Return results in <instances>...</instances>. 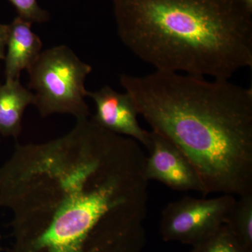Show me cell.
<instances>
[{"label": "cell", "mask_w": 252, "mask_h": 252, "mask_svg": "<svg viewBox=\"0 0 252 252\" xmlns=\"http://www.w3.org/2000/svg\"><path fill=\"white\" fill-rule=\"evenodd\" d=\"M146 157L89 117L59 138L17 144L0 167L12 252H142Z\"/></svg>", "instance_id": "obj_1"}, {"label": "cell", "mask_w": 252, "mask_h": 252, "mask_svg": "<svg viewBox=\"0 0 252 252\" xmlns=\"http://www.w3.org/2000/svg\"><path fill=\"white\" fill-rule=\"evenodd\" d=\"M120 82L152 131L180 149L205 196L252 193V89L182 73L123 74Z\"/></svg>", "instance_id": "obj_2"}, {"label": "cell", "mask_w": 252, "mask_h": 252, "mask_svg": "<svg viewBox=\"0 0 252 252\" xmlns=\"http://www.w3.org/2000/svg\"><path fill=\"white\" fill-rule=\"evenodd\" d=\"M122 42L156 70L229 79L252 66V0H114Z\"/></svg>", "instance_id": "obj_3"}, {"label": "cell", "mask_w": 252, "mask_h": 252, "mask_svg": "<svg viewBox=\"0 0 252 252\" xmlns=\"http://www.w3.org/2000/svg\"><path fill=\"white\" fill-rule=\"evenodd\" d=\"M27 71L33 104L41 117L54 114H71L77 119L89 117L85 81L92 67L70 48L61 45L41 51Z\"/></svg>", "instance_id": "obj_4"}, {"label": "cell", "mask_w": 252, "mask_h": 252, "mask_svg": "<svg viewBox=\"0 0 252 252\" xmlns=\"http://www.w3.org/2000/svg\"><path fill=\"white\" fill-rule=\"evenodd\" d=\"M235 201L234 195L222 194L210 198L185 197L169 203L161 214L162 240L198 245L225 224Z\"/></svg>", "instance_id": "obj_5"}, {"label": "cell", "mask_w": 252, "mask_h": 252, "mask_svg": "<svg viewBox=\"0 0 252 252\" xmlns=\"http://www.w3.org/2000/svg\"><path fill=\"white\" fill-rule=\"evenodd\" d=\"M144 174L148 181L155 180L177 191H196L205 196V190L193 165L172 142L150 131Z\"/></svg>", "instance_id": "obj_6"}, {"label": "cell", "mask_w": 252, "mask_h": 252, "mask_svg": "<svg viewBox=\"0 0 252 252\" xmlns=\"http://www.w3.org/2000/svg\"><path fill=\"white\" fill-rule=\"evenodd\" d=\"M95 104L93 120L106 130L130 137L146 149L150 143V131L144 130L139 124L138 111L132 97L127 92H117L106 86L94 92H88Z\"/></svg>", "instance_id": "obj_7"}, {"label": "cell", "mask_w": 252, "mask_h": 252, "mask_svg": "<svg viewBox=\"0 0 252 252\" xmlns=\"http://www.w3.org/2000/svg\"><path fill=\"white\" fill-rule=\"evenodd\" d=\"M40 38L32 31V23L17 16L8 25L5 54L6 81L20 79L24 69L31 67L41 52Z\"/></svg>", "instance_id": "obj_8"}, {"label": "cell", "mask_w": 252, "mask_h": 252, "mask_svg": "<svg viewBox=\"0 0 252 252\" xmlns=\"http://www.w3.org/2000/svg\"><path fill=\"white\" fill-rule=\"evenodd\" d=\"M33 102L34 94L21 84L20 79L0 86V135H20L23 114Z\"/></svg>", "instance_id": "obj_9"}, {"label": "cell", "mask_w": 252, "mask_h": 252, "mask_svg": "<svg viewBox=\"0 0 252 252\" xmlns=\"http://www.w3.org/2000/svg\"><path fill=\"white\" fill-rule=\"evenodd\" d=\"M225 224L242 246L252 252V193L236 199Z\"/></svg>", "instance_id": "obj_10"}, {"label": "cell", "mask_w": 252, "mask_h": 252, "mask_svg": "<svg viewBox=\"0 0 252 252\" xmlns=\"http://www.w3.org/2000/svg\"><path fill=\"white\" fill-rule=\"evenodd\" d=\"M190 252H250L242 246L224 224L202 243L193 247Z\"/></svg>", "instance_id": "obj_11"}, {"label": "cell", "mask_w": 252, "mask_h": 252, "mask_svg": "<svg viewBox=\"0 0 252 252\" xmlns=\"http://www.w3.org/2000/svg\"><path fill=\"white\" fill-rule=\"evenodd\" d=\"M18 11V16L32 23L49 21L50 14L38 4L36 0H9Z\"/></svg>", "instance_id": "obj_12"}, {"label": "cell", "mask_w": 252, "mask_h": 252, "mask_svg": "<svg viewBox=\"0 0 252 252\" xmlns=\"http://www.w3.org/2000/svg\"><path fill=\"white\" fill-rule=\"evenodd\" d=\"M7 33L8 25L0 23V61L4 60Z\"/></svg>", "instance_id": "obj_13"}, {"label": "cell", "mask_w": 252, "mask_h": 252, "mask_svg": "<svg viewBox=\"0 0 252 252\" xmlns=\"http://www.w3.org/2000/svg\"><path fill=\"white\" fill-rule=\"evenodd\" d=\"M0 243H1V235H0ZM2 251V248H1V245H0V252Z\"/></svg>", "instance_id": "obj_14"}, {"label": "cell", "mask_w": 252, "mask_h": 252, "mask_svg": "<svg viewBox=\"0 0 252 252\" xmlns=\"http://www.w3.org/2000/svg\"><path fill=\"white\" fill-rule=\"evenodd\" d=\"M1 86V83H0V86Z\"/></svg>", "instance_id": "obj_15"}, {"label": "cell", "mask_w": 252, "mask_h": 252, "mask_svg": "<svg viewBox=\"0 0 252 252\" xmlns=\"http://www.w3.org/2000/svg\"><path fill=\"white\" fill-rule=\"evenodd\" d=\"M0 136H1V135H0Z\"/></svg>", "instance_id": "obj_16"}]
</instances>
